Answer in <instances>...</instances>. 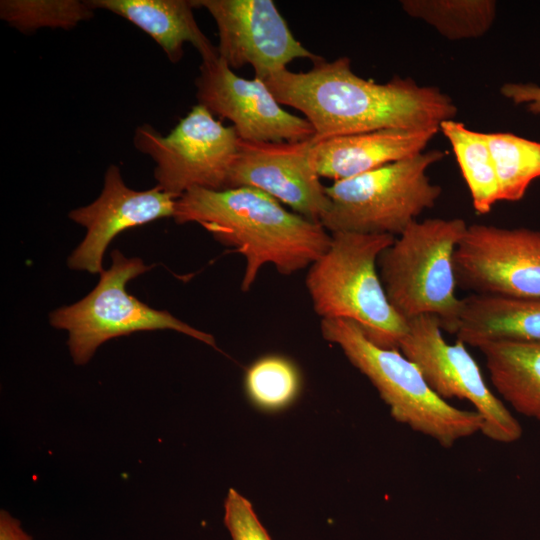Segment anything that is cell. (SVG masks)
Masks as SVG:
<instances>
[{
    "mask_svg": "<svg viewBox=\"0 0 540 540\" xmlns=\"http://www.w3.org/2000/svg\"><path fill=\"white\" fill-rule=\"evenodd\" d=\"M406 324L399 351L417 366L431 390L444 400L470 402L483 420L481 433L487 438L500 443L519 440L520 423L487 386L466 345L459 340L449 344L434 315L413 317Z\"/></svg>",
    "mask_w": 540,
    "mask_h": 540,
    "instance_id": "cell-9",
    "label": "cell"
},
{
    "mask_svg": "<svg viewBox=\"0 0 540 540\" xmlns=\"http://www.w3.org/2000/svg\"><path fill=\"white\" fill-rule=\"evenodd\" d=\"M278 103L300 111L312 125L313 142L388 128L439 127L454 119L453 99L411 78L386 83L355 74L348 57L313 62L307 72L280 71L263 80Z\"/></svg>",
    "mask_w": 540,
    "mask_h": 540,
    "instance_id": "cell-1",
    "label": "cell"
},
{
    "mask_svg": "<svg viewBox=\"0 0 540 540\" xmlns=\"http://www.w3.org/2000/svg\"><path fill=\"white\" fill-rule=\"evenodd\" d=\"M439 128L452 146L474 210L489 213L498 201V180L485 133L470 130L454 119L443 121Z\"/></svg>",
    "mask_w": 540,
    "mask_h": 540,
    "instance_id": "cell-19",
    "label": "cell"
},
{
    "mask_svg": "<svg viewBox=\"0 0 540 540\" xmlns=\"http://www.w3.org/2000/svg\"><path fill=\"white\" fill-rule=\"evenodd\" d=\"M0 540H32L21 527L18 519L11 516L7 511L0 512Z\"/></svg>",
    "mask_w": 540,
    "mask_h": 540,
    "instance_id": "cell-26",
    "label": "cell"
},
{
    "mask_svg": "<svg viewBox=\"0 0 540 540\" xmlns=\"http://www.w3.org/2000/svg\"><path fill=\"white\" fill-rule=\"evenodd\" d=\"M94 11L89 0L0 1V18L25 34L41 28L73 29L92 19Z\"/></svg>",
    "mask_w": 540,
    "mask_h": 540,
    "instance_id": "cell-22",
    "label": "cell"
},
{
    "mask_svg": "<svg viewBox=\"0 0 540 540\" xmlns=\"http://www.w3.org/2000/svg\"><path fill=\"white\" fill-rule=\"evenodd\" d=\"M452 334L474 347L489 341H540V298L469 295L462 299Z\"/></svg>",
    "mask_w": 540,
    "mask_h": 540,
    "instance_id": "cell-16",
    "label": "cell"
},
{
    "mask_svg": "<svg viewBox=\"0 0 540 540\" xmlns=\"http://www.w3.org/2000/svg\"><path fill=\"white\" fill-rule=\"evenodd\" d=\"M498 180V201H518L540 178V142L513 133H485Z\"/></svg>",
    "mask_w": 540,
    "mask_h": 540,
    "instance_id": "cell-21",
    "label": "cell"
},
{
    "mask_svg": "<svg viewBox=\"0 0 540 540\" xmlns=\"http://www.w3.org/2000/svg\"><path fill=\"white\" fill-rule=\"evenodd\" d=\"M439 127L388 128L312 141L310 156L320 177L348 179L421 152Z\"/></svg>",
    "mask_w": 540,
    "mask_h": 540,
    "instance_id": "cell-15",
    "label": "cell"
},
{
    "mask_svg": "<svg viewBox=\"0 0 540 540\" xmlns=\"http://www.w3.org/2000/svg\"><path fill=\"white\" fill-rule=\"evenodd\" d=\"M445 156L441 150L421 152L326 187L330 206L320 223L335 232L399 236L442 189L427 170Z\"/></svg>",
    "mask_w": 540,
    "mask_h": 540,
    "instance_id": "cell-6",
    "label": "cell"
},
{
    "mask_svg": "<svg viewBox=\"0 0 540 540\" xmlns=\"http://www.w3.org/2000/svg\"><path fill=\"white\" fill-rule=\"evenodd\" d=\"M320 329L323 338L337 345L370 380L397 422L445 448L481 432L480 415L454 407L435 394L417 366L399 350L377 346L351 320L321 319Z\"/></svg>",
    "mask_w": 540,
    "mask_h": 540,
    "instance_id": "cell-4",
    "label": "cell"
},
{
    "mask_svg": "<svg viewBox=\"0 0 540 540\" xmlns=\"http://www.w3.org/2000/svg\"><path fill=\"white\" fill-rule=\"evenodd\" d=\"M467 227L461 218L415 220L380 254L386 296L405 321L434 315L442 330L453 333L462 306L453 258Z\"/></svg>",
    "mask_w": 540,
    "mask_h": 540,
    "instance_id": "cell-5",
    "label": "cell"
},
{
    "mask_svg": "<svg viewBox=\"0 0 540 540\" xmlns=\"http://www.w3.org/2000/svg\"><path fill=\"white\" fill-rule=\"evenodd\" d=\"M201 59L195 81L197 104L228 119L240 139L299 142L314 137L309 121L283 109L263 80L240 77L218 50Z\"/></svg>",
    "mask_w": 540,
    "mask_h": 540,
    "instance_id": "cell-11",
    "label": "cell"
},
{
    "mask_svg": "<svg viewBox=\"0 0 540 540\" xmlns=\"http://www.w3.org/2000/svg\"><path fill=\"white\" fill-rule=\"evenodd\" d=\"M205 8L218 30V54L232 69L253 67L265 80L295 59L312 62L320 56L307 50L292 34L272 0H192Z\"/></svg>",
    "mask_w": 540,
    "mask_h": 540,
    "instance_id": "cell-12",
    "label": "cell"
},
{
    "mask_svg": "<svg viewBox=\"0 0 540 540\" xmlns=\"http://www.w3.org/2000/svg\"><path fill=\"white\" fill-rule=\"evenodd\" d=\"M311 146L312 139L299 142L240 139L225 189H258L295 213L320 222L329 209L330 200L314 168Z\"/></svg>",
    "mask_w": 540,
    "mask_h": 540,
    "instance_id": "cell-13",
    "label": "cell"
},
{
    "mask_svg": "<svg viewBox=\"0 0 540 540\" xmlns=\"http://www.w3.org/2000/svg\"><path fill=\"white\" fill-rule=\"evenodd\" d=\"M111 258V267L100 273L99 282L86 297L50 313V324L68 331L75 364H86L104 342L137 331L175 330L218 349L211 334L128 294L127 282L149 270L140 258H127L119 250Z\"/></svg>",
    "mask_w": 540,
    "mask_h": 540,
    "instance_id": "cell-7",
    "label": "cell"
},
{
    "mask_svg": "<svg viewBox=\"0 0 540 540\" xmlns=\"http://www.w3.org/2000/svg\"><path fill=\"white\" fill-rule=\"evenodd\" d=\"M176 200L157 185L143 191L128 187L119 167L109 165L99 197L68 214L87 230L68 258L69 268L101 273L106 248L119 233L157 219L173 218Z\"/></svg>",
    "mask_w": 540,
    "mask_h": 540,
    "instance_id": "cell-14",
    "label": "cell"
},
{
    "mask_svg": "<svg viewBox=\"0 0 540 540\" xmlns=\"http://www.w3.org/2000/svg\"><path fill=\"white\" fill-rule=\"evenodd\" d=\"M92 7L116 14L148 34L172 63L191 43L200 56L217 51L199 28L192 0H89Z\"/></svg>",
    "mask_w": 540,
    "mask_h": 540,
    "instance_id": "cell-17",
    "label": "cell"
},
{
    "mask_svg": "<svg viewBox=\"0 0 540 540\" xmlns=\"http://www.w3.org/2000/svg\"><path fill=\"white\" fill-rule=\"evenodd\" d=\"M133 144L154 161L157 186L177 199L193 188L225 189L240 138L233 126L196 104L167 135L139 125Z\"/></svg>",
    "mask_w": 540,
    "mask_h": 540,
    "instance_id": "cell-8",
    "label": "cell"
},
{
    "mask_svg": "<svg viewBox=\"0 0 540 540\" xmlns=\"http://www.w3.org/2000/svg\"><path fill=\"white\" fill-rule=\"evenodd\" d=\"M501 94L515 104H527L533 114H540V86L534 83H505Z\"/></svg>",
    "mask_w": 540,
    "mask_h": 540,
    "instance_id": "cell-25",
    "label": "cell"
},
{
    "mask_svg": "<svg viewBox=\"0 0 540 540\" xmlns=\"http://www.w3.org/2000/svg\"><path fill=\"white\" fill-rule=\"evenodd\" d=\"M476 348L499 395L516 412L540 422V341H489Z\"/></svg>",
    "mask_w": 540,
    "mask_h": 540,
    "instance_id": "cell-18",
    "label": "cell"
},
{
    "mask_svg": "<svg viewBox=\"0 0 540 540\" xmlns=\"http://www.w3.org/2000/svg\"><path fill=\"white\" fill-rule=\"evenodd\" d=\"M389 234L331 233L329 248L308 268L305 285L321 319L355 322L374 344L399 350L406 321L393 309L378 272Z\"/></svg>",
    "mask_w": 540,
    "mask_h": 540,
    "instance_id": "cell-3",
    "label": "cell"
},
{
    "mask_svg": "<svg viewBox=\"0 0 540 540\" xmlns=\"http://www.w3.org/2000/svg\"><path fill=\"white\" fill-rule=\"evenodd\" d=\"M404 12L435 28L449 40L479 38L496 17L494 0H402Z\"/></svg>",
    "mask_w": 540,
    "mask_h": 540,
    "instance_id": "cell-20",
    "label": "cell"
},
{
    "mask_svg": "<svg viewBox=\"0 0 540 540\" xmlns=\"http://www.w3.org/2000/svg\"><path fill=\"white\" fill-rule=\"evenodd\" d=\"M173 219L178 224H199L243 255V292L250 290L266 264L291 275L309 268L331 243V233L320 222L290 212L272 196L250 187L190 189L177 198Z\"/></svg>",
    "mask_w": 540,
    "mask_h": 540,
    "instance_id": "cell-2",
    "label": "cell"
},
{
    "mask_svg": "<svg viewBox=\"0 0 540 540\" xmlns=\"http://www.w3.org/2000/svg\"><path fill=\"white\" fill-rule=\"evenodd\" d=\"M453 264L457 285L473 294L540 298V231L468 225Z\"/></svg>",
    "mask_w": 540,
    "mask_h": 540,
    "instance_id": "cell-10",
    "label": "cell"
},
{
    "mask_svg": "<svg viewBox=\"0 0 540 540\" xmlns=\"http://www.w3.org/2000/svg\"><path fill=\"white\" fill-rule=\"evenodd\" d=\"M245 390L255 406L276 411L296 398L300 390V375L289 359L277 355L265 356L247 369Z\"/></svg>",
    "mask_w": 540,
    "mask_h": 540,
    "instance_id": "cell-23",
    "label": "cell"
},
{
    "mask_svg": "<svg viewBox=\"0 0 540 540\" xmlns=\"http://www.w3.org/2000/svg\"><path fill=\"white\" fill-rule=\"evenodd\" d=\"M224 523L232 540H271L251 503L232 488L224 502Z\"/></svg>",
    "mask_w": 540,
    "mask_h": 540,
    "instance_id": "cell-24",
    "label": "cell"
}]
</instances>
